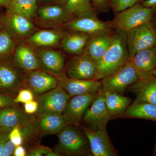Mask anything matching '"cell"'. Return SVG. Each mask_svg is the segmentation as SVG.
Returning <instances> with one entry per match:
<instances>
[{"mask_svg": "<svg viewBox=\"0 0 156 156\" xmlns=\"http://www.w3.org/2000/svg\"><path fill=\"white\" fill-rule=\"evenodd\" d=\"M66 34L56 31L40 30L32 35L28 41L37 47H49L57 44Z\"/></svg>", "mask_w": 156, "mask_h": 156, "instance_id": "26", "label": "cell"}, {"mask_svg": "<svg viewBox=\"0 0 156 156\" xmlns=\"http://www.w3.org/2000/svg\"><path fill=\"white\" fill-rule=\"evenodd\" d=\"M14 42L7 32L0 33V56L9 53L14 48Z\"/></svg>", "mask_w": 156, "mask_h": 156, "instance_id": "30", "label": "cell"}, {"mask_svg": "<svg viewBox=\"0 0 156 156\" xmlns=\"http://www.w3.org/2000/svg\"><path fill=\"white\" fill-rule=\"evenodd\" d=\"M27 120L26 115L17 109L11 106L0 109V125L4 128L12 129Z\"/></svg>", "mask_w": 156, "mask_h": 156, "instance_id": "25", "label": "cell"}, {"mask_svg": "<svg viewBox=\"0 0 156 156\" xmlns=\"http://www.w3.org/2000/svg\"><path fill=\"white\" fill-rule=\"evenodd\" d=\"M16 146L10 140L7 141L3 149V156H10L13 154Z\"/></svg>", "mask_w": 156, "mask_h": 156, "instance_id": "38", "label": "cell"}, {"mask_svg": "<svg viewBox=\"0 0 156 156\" xmlns=\"http://www.w3.org/2000/svg\"><path fill=\"white\" fill-rule=\"evenodd\" d=\"M38 56L42 67L47 72L54 76L61 74L65 66L64 56L59 51L54 50H42Z\"/></svg>", "mask_w": 156, "mask_h": 156, "instance_id": "18", "label": "cell"}, {"mask_svg": "<svg viewBox=\"0 0 156 156\" xmlns=\"http://www.w3.org/2000/svg\"><path fill=\"white\" fill-rule=\"evenodd\" d=\"M156 13V8H148L142 3L116 13L114 18L108 21L112 29L127 32L147 23L152 22Z\"/></svg>", "mask_w": 156, "mask_h": 156, "instance_id": "2", "label": "cell"}, {"mask_svg": "<svg viewBox=\"0 0 156 156\" xmlns=\"http://www.w3.org/2000/svg\"><path fill=\"white\" fill-rule=\"evenodd\" d=\"M70 98L67 92L58 86L38 97V112L41 114L62 115L66 108Z\"/></svg>", "mask_w": 156, "mask_h": 156, "instance_id": "8", "label": "cell"}, {"mask_svg": "<svg viewBox=\"0 0 156 156\" xmlns=\"http://www.w3.org/2000/svg\"><path fill=\"white\" fill-rule=\"evenodd\" d=\"M62 39L61 47L66 52L75 56L84 54L90 35L83 33L71 31Z\"/></svg>", "mask_w": 156, "mask_h": 156, "instance_id": "17", "label": "cell"}, {"mask_svg": "<svg viewBox=\"0 0 156 156\" xmlns=\"http://www.w3.org/2000/svg\"><path fill=\"white\" fill-rule=\"evenodd\" d=\"M34 99V92L30 89H21L17 94V97L14 99L15 103L25 104Z\"/></svg>", "mask_w": 156, "mask_h": 156, "instance_id": "32", "label": "cell"}, {"mask_svg": "<svg viewBox=\"0 0 156 156\" xmlns=\"http://www.w3.org/2000/svg\"><path fill=\"white\" fill-rule=\"evenodd\" d=\"M38 102L36 101L32 100L24 104V111L28 114L35 113L38 111Z\"/></svg>", "mask_w": 156, "mask_h": 156, "instance_id": "36", "label": "cell"}, {"mask_svg": "<svg viewBox=\"0 0 156 156\" xmlns=\"http://www.w3.org/2000/svg\"><path fill=\"white\" fill-rule=\"evenodd\" d=\"M69 77L83 80H95L97 71V62L83 54L72 58L67 66Z\"/></svg>", "mask_w": 156, "mask_h": 156, "instance_id": "10", "label": "cell"}, {"mask_svg": "<svg viewBox=\"0 0 156 156\" xmlns=\"http://www.w3.org/2000/svg\"><path fill=\"white\" fill-rule=\"evenodd\" d=\"M115 36L112 29L92 35L89 39L84 54L97 62L106 53Z\"/></svg>", "mask_w": 156, "mask_h": 156, "instance_id": "13", "label": "cell"}, {"mask_svg": "<svg viewBox=\"0 0 156 156\" xmlns=\"http://www.w3.org/2000/svg\"><path fill=\"white\" fill-rule=\"evenodd\" d=\"M140 79L150 77L156 69V46L140 51L130 58Z\"/></svg>", "mask_w": 156, "mask_h": 156, "instance_id": "12", "label": "cell"}, {"mask_svg": "<svg viewBox=\"0 0 156 156\" xmlns=\"http://www.w3.org/2000/svg\"><path fill=\"white\" fill-rule=\"evenodd\" d=\"M11 129H7V128H4L0 125V133L4 132H9L11 131Z\"/></svg>", "mask_w": 156, "mask_h": 156, "instance_id": "43", "label": "cell"}, {"mask_svg": "<svg viewBox=\"0 0 156 156\" xmlns=\"http://www.w3.org/2000/svg\"><path fill=\"white\" fill-rule=\"evenodd\" d=\"M25 80L29 88L35 94L48 92L58 87L59 83L55 76L38 69L30 71Z\"/></svg>", "mask_w": 156, "mask_h": 156, "instance_id": "15", "label": "cell"}, {"mask_svg": "<svg viewBox=\"0 0 156 156\" xmlns=\"http://www.w3.org/2000/svg\"><path fill=\"white\" fill-rule=\"evenodd\" d=\"M28 156H58V154L53 152L48 148L42 147H37L33 149L30 151L28 154Z\"/></svg>", "mask_w": 156, "mask_h": 156, "instance_id": "34", "label": "cell"}, {"mask_svg": "<svg viewBox=\"0 0 156 156\" xmlns=\"http://www.w3.org/2000/svg\"><path fill=\"white\" fill-rule=\"evenodd\" d=\"M96 95L97 92L89 93L74 96L70 99L63 113L70 125H76L80 123Z\"/></svg>", "mask_w": 156, "mask_h": 156, "instance_id": "11", "label": "cell"}, {"mask_svg": "<svg viewBox=\"0 0 156 156\" xmlns=\"http://www.w3.org/2000/svg\"><path fill=\"white\" fill-rule=\"evenodd\" d=\"M104 90L122 95L128 87L139 80L131 61L101 79Z\"/></svg>", "mask_w": 156, "mask_h": 156, "instance_id": "3", "label": "cell"}, {"mask_svg": "<svg viewBox=\"0 0 156 156\" xmlns=\"http://www.w3.org/2000/svg\"><path fill=\"white\" fill-rule=\"evenodd\" d=\"M11 2V0H0V6L8 5Z\"/></svg>", "mask_w": 156, "mask_h": 156, "instance_id": "42", "label": "cell"}, {"mask_svg": "<svg viewBox=\"0 0 156 156\" xmlns=\"http://www.w3.org/2000/svg\"><path fill=\"white\" fill-rule=\"evenodd\" d=\"M69 30L80 32L91 36L112 29L108 21H104L98 17L94 8L64 23Z\"/></svg>", "mask_w": 156, "mask_h": 156, "instance_id": "5", "label": "cell"}, {"mask_svg": "<svg viewBox=\"0 0 156 156\" xmlns=\"http://www.w3.org/2000/svg\"><path fill=\"white\" fill-rule=\"evenodd\" d=\"M104 95L108 110L112 118L122 116L130 106L131 101L130 98L105 90Z\"/></svg>", "mask_w": 156, "mask_h": 156, "instance_id": "21", "label": "cell"}, {"mask_svg": "<svg viewBox=\"0 0 156 156\" xmlns=\"http://www.w3.org/2000/svg\"><path fill=\"white\" fill-rule=\"evenodd\" d=\"M69 125L63 114H41L37 123V127L41 133L49 134L58 133Z\"/></svg>", "mask_w": 156, "mask_h": 156, "instance_id": "20", "label": "cell"}, {"mask_svg": "<svg viewBox=\"0 0 156 156\" xmlns=\"http://www.w3.org/2000/svg\"><path fill=\"white\" fill-rule=\"evenodd\" d=\"M9 132L0 133V156H3V149L5 144L9 140Z\"/></svg>", "mask_w": 156, "mask_h": 156, "instance_id": "39", "label": "cell"}, {"mask_svg": "<svg viewBox=\"0 0 156 156\" xmlns=\"http://www.w3.org/2000/svg\"><path fill=\"white\" fill-rule=\"evenodd\" d=\"M9 11L24 16L30 20L35 14L37 0H14L11 1Z\"/></svg>", "mask_w": 156, "mask_h": 156, "instance_id": "28", "label": "cell"}, {"mask_svg": "<svg viewBox=\"0 0 156 156\" xmlns=\"http://www.w3.org/2000/svg\"><path fill=\"white\" fill-rule=\"evenodd\" d=\"M20 126H17L12 128L9 133V139L17 147L21 145L23 142V136Z\"/></svg>", "mask_w": 156, "mask_h": 156, "instance_id": "33", "label": "cell"}, {"mask_svg": "<svg viewBox=\"0 0 156 156\" xmlns=\"http://www.w3.org/2000/svg\"><path fill=\"white\" fill-rule=\"evenodd\" d=\"M38 16L41 20L45 22H68L74 18L63 8L60 6L51 5L45 6L39 9Z\"/></svg>", "mask_w": 156, "mask_h": 156, "instance_id": "24", "label": "cell"}, {"mask_svg": "<svg viewBox=\"0 0 156 156\" xmlns=\"http://www.w3.org/2000/svg\"><path fill=\"white\" fill-rule=\"evenodd\" d=\"M112 119L105 101L104 90L101 87L85 112L83 119L89 128H95L101 125H107Z\"/></svg>", "mask_w": 156, "mask_h": 156, "instance_id": "9", "label": "cell"}, {"mask_svg": "<svg viewBox=\"0 0 156 156\" xmlns=\"http://www.w3.org/2000/svg\"><path fill=\"white\" fill-rule=\"evenodd\" d=\"M153 75L156 76V69H155V70L154 71L153 73Z\"/></svg>", "mask_w": 156, "mask_h": 156, "instance_id": "46", "label": "cell"}, {"mask_svg": "<svg viewBox=\"0 0 156 156\" xmlns=\"http://www.w3.org/2000/svg\"><path fill=\"white\" fill-rule=\"evenodd\" d=\"M154 156H156V141L155 145L154 147Z\"/></svg>", "mask_w": 156, "mask_h": 156, "instance_id": "45", "label": "cell"}, {"mask_svg": "<svg viewBox=\"0 0 156 156\" xmlns=\"http://www.w3.org/2000/svg\"><path fill=\"white\" fill-rule=\"evenodd\" d=\"M142 4L145 7L156 8V0H145Z\"/></svg>", "mask_w": 156, "mask_h": 156, "instance_id": "41", "label": "cell"}, {"mask_svg": "<svg viewBox=\"0 0 156 156\" xmlns=\"http://www.w3.org/2000/svg\"><path fill=\"white\" fill-rule=\"evenodd\" d=\"M136 95L133 103L146 102L156 105V76L140 79L128 88Z\"/></svg>", "mask_w": 156, "mask_h": 156, "instance_id": "16", "label": "cell"}, {"mask_svg": "<svg viewBox=\"0 0 156 156\" xmlns=\"http://www.w3.org/2000/svg\"><path fill=\"white\" fill-rule=\"evenodd\" d=\"M106 125H101L95 128L84 127L83 129L93 156L118 155L107 134Z\"/></svg>", "mask_w": 156, "mask_h": 156, "instance_id": "7", "label": "cell"}, {"mask_svg": "<svg viewBox=\"0 0 156 156\" xmlns=\"http://www.w3.org/2000/svg\"><path fill=\"white\" fill-rule=\"evenodd\" d=\"M13 154L14 156H25L26 155V151L22 146H18L15 147Z\"/></svg>", "mask_w": 156, "mask_h": 156, "instance_id": "40", "label": "cell"}, {"mask_svg": "<svg viewBox=\"0 0 156 156\" xmlns=\"http://www.w3.org/2000/svg\"><path fill=\"white\" fill-rule=\"evenodd\" d=\"M91 0H64V8L73 17L80 16L93 9Z\"/></svg>", "mask_w": 156, "mask_h": 156, "instance_id": "29", "label": "cell"}, {"mask_svg": "<svg viewBox=\"0 0 156 156\" xmlns=\"http://www.w3.org/2000/svg\"><path fill=\"white\" fill-rule=\"evenodd\" d=\"M71 126L58 132L59 151L69 155L86 154L88 151L86 138L80 131Z\"/></svg>", "mask_w": 156, "mask_h": 156, "instance_id": "6", "label": "cell"}, {"mask_svg": "<svg viewBox=\"0 0 156 156\" xmlns=\"http://www.w3.org/2000/svg\"><path fill=\"white\" fill-rule=\"evenodd\" d=\"M126 33L130 58L140 51L156 46V26L153 21L143 24Z\"/></svg>", "mask_w": 156, "mask_h": 156, "instance_id": "4", "label": "cell"}, {"mask_svg": "<svg viewBox=\"0 0 156 156\" xmlns=\"http://www.w3.org/2000/svg\"><path fill=\"white\" fill-rule=\"evenodd\" d=\"M15 104L12 98L6 95H0V109L12 106Z\"/></svg>", "mask_w": 156, "mask_h": 156, "instance_id": "37", "label": "cell"}, {"mask_svg": "<svg viewBox=\"0 0 156 156\" xmlns=\"http://www.w3.org/2000/svg\"><path fill=\"white\" fill-rule=\"evenodd\" d=\"M130 59L126 32L116 30L111 44L102 58L97 62V71L95 80H101Z\"/></svg>", "mask_w": 156, "mask_h": 156, "instance_id": "1", "label": "cell"}, {"mask_svg": "<svg viewBox=\"0 0 156 156\" xmlns=\"http://www.w3.org/2000/svg\"><path fill=\"white\" fill-rule=\"evenodd\" d=\"M121 117L156 122V105L146 102L132 103Z\"/></svg>", "mask_w": 156, "mask_h": 156, "instance_id": "23", "label": "cell"}, {"mask_svg": "<svg viewBox=\"0 0 156 156\" xmlns=\"http://www.w3.org/2000/svg\"><path fill=\"white\" fill-rule=\"evenodd\" d=\"M94 9L98 11H105L110 6L111 0H91Z\"/></svg>", "mask_w": 156, "mask_h": 156, "instance_id": "35", "label": "cell"}, {"mask_svg": "<svg viewBox=\"0 0 156 156\" xmlns=\"http://www.w3.org/2000/svg\"><path fill=\"white\" fill-rule=\"evenodd\" d=\"M22 76L12 66L0 64V89L12 90L22 83Z\"/></svg>", "mask_w": 156, "mask_h": 156, "instance_id": "22", "label": "cell"}, {"mask_svg": "<svg viewBox=\"0 0 156 156\" xmlns=\"http://www.w3.org/2000/svg\"><path fill=\"white\" fill-rule=\"evenodd\" d=\"M14 60L20 67L31 71L41 68V63L38 56L30 47L20 45L15 50Z\"/></svg>", "mask_w": 156, "mask_h": 156, "instance_id": "19", "label": "cell"}, {"mask_svg": "<svg viewBox=\"0 0 156 156\" xmlns=\"http://www.w3.org/2000/svg\"><path fill=\"white\" fill-rule=\"evenodd\" d=\"M58 81V86L64 89L70 97L96 93L101 87V82L97 80H79L62 77Z\"/></svg>", "mask_w": 156, "mask_h": 156, "instance_id": "14", "label": "cell"}, {"mask_svg": "<svg viewBox=\"0 0 156 156\" xmlns=\"http://www.w3.org/2000/svg\"><path fill=\"white\" fill-rule=\"evenodd\" d=\"M8 23L14 32L20 36H26L34 30V25L30 20L20 14L9 11Z\"/></svg>", "mask_w": 156, "mask_h": 156, "instance_id": "27", "label": "cell"}, {"mask_svg": "<svg viewBox=\"0 0 156 156\" xmlns=\"http://www.w3.org/2000/svg\"><path fill=\"white\" fill-rule=\"evenodd\" d=\"M14 1V0H11V1Z\"/></svg>", "mask_w": 156, "mask_h": 156, "instance_id": "47", "label": "cell"}, {"mask_svg": "<svg viewBox=\"0 0 156 156\" xmlns=\"http://www.w3.org/2000/svg\"><path fill=\"white\" fill-rule=\"evenodd\" d=\"M139 0H111L110 6L115 13L132 7Z\"/></svg>", "mask_w": 156, "mask_h": 156, "instance_id": "31", "label": "cell"}, {"mask_svg": "<svg viewBox=\"0 0 156 156\" xmlns=\"http://www.w3.org/2000/svg\"><path fill=\"white\" fill-rule=\"evenodd\" d=\"M153 22L154 23L155 25L156 26V13L155 14L154 17V18L153 20Z\"/></svg>", "mask_w": 156, "mask_h": 156, "instance_id": "44", "label": "cell"}]
</instances>
